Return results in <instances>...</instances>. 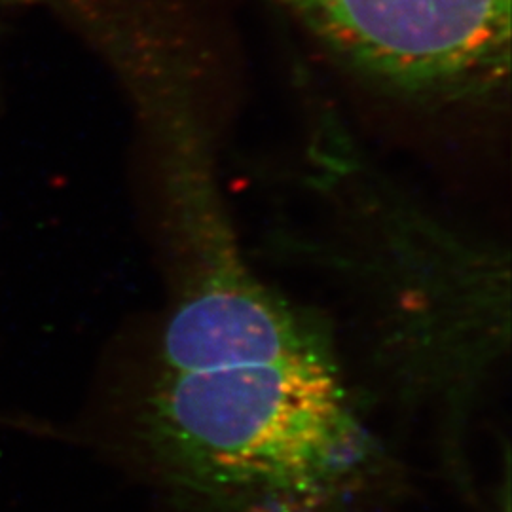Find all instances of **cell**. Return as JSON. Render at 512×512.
Masks as SVG:
<instances>
[{
	"label": "cell",
	"mask_w": 512,
	"mask_h": 512,
	"mask_svg": "<svg viewBox=\"0 0 512 512\" xmlns=\"http://www.w3.org/2000/svg\"><path fill=\"white\" fill-rule=\"evenodd\" d=\"M171 298L139 414L150 461L194 512H349L380 448L311 319L239 253L213 184L165 194Z\"/></svg>",
	"instance_id": "1"
},
{
	"label": "cell",
	"mask_w": 512,
	"mask_h": 512,
	"mask_svg": "<svg viewBox=\"0 0 512 512\" xmlns=\"http://www.w3.org/2000/svg\"><path fill=\"white\" fill-rule=\"evenodd\" d=\"M357 73L420 101L492 97L509 80L511 0H274Z\"/></svg>",
	"instance_id": "2"
}]
</instances>
